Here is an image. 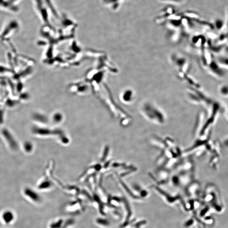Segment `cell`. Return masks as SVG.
Listing matches in <instances>:
<instances>
[{
  "label": "cell",
  "mask_w": 228,
  "mask_h": 228,
  "mask_svg": "<svg viewBox=\"0 0 228 228\" xmlns=\"http://www.w3.org/2000/svg\"><path fill=\"white\" fill-rule=\"evenodd\" d=\"M142 113L145 117L155 124L162 125L166 122L163 113L154 106L145 104L142 108Z\"/></svg>",
  "instance_id": "cell-1"
},
{
  "label": "cell",
  "mask_w": 228,
  "mask_h": 228,
  "mask_svg": "<svg viewBox=\"0 0 228 228\" xmlns=\"http://www.w3.org/2000/svg\"><path fill=\"white\" fill-rule=\"evenodd\" d=\"M36 6L38 12L41 16L42 19L45 22H47L49 21L48 10L49 8L47 5H45L42 0H35Z\"/></svg>",
  "instance_id": "cell-2"
},
{
  "label": "cell",
  "mask_w": 228,
  "mask_h": 228,
  "mask_svg": "<svg viewBox=\"0 0 228 228\" xmlns=\"http://www.w3.org/2000/svg\"><path fill=\"white\" fill-rule=\"evenodd\" d=\"M2 134L3 136H4L5 139L6 140V142L11 147V148L13 149H16L17 147L16 142L12 134L9 133V132L7 130H4V131H3Z\"/></svg>",
  "instance_id": "cell-3"
},
{
  "label": "cell",
  "mask_w": 228,
  "mask_h": 228,
  "mask_svg": "<svg viewBox=\"0 0 228 228\" xmlns=\"http://www.w3.org/2000/svg\"><path fill=\"white\" fill-rule=\"evenodd\" d=\"M209 67L212 72L219 77H223L225 74L224 70L221 69L214 60L211 62Z\"/></svg>",
  "instance_id": "cell-4"
},
{
  "label": "cell",
  "mask_w": 228,
  "mask_h": 228,
  "mask_svg": "<svg viewBox=\"0 0 228 228\" xmlns=\"http://www.w3.org/2000/svg\"><path fill=\"white\" fill-rule=\"evenodd\" d=\"M25 193L27 197L34 202H38L40 200L39 195L35 191L29 188H26L25 190Z\"/></svg>",
  "instance_id": "cell-5"
},
{
  "label": "cell",
  "mask_w": 228,
  "mask_h": 228,
  "mask_svg": "<svg viewBox=\"0 0 228 228\" xmlns=\"http://www.w3.org/2000/svg\"><path fill=\"white\" fill-rule=\"evenodd\" d=\"M14 218L13 214L10 211H6L2 215L3 219L6 224H9L12 222Z\"/></svg>",
  "instance_id": "cell-6"
},
{
  "label": "cell",
  "mask_w": 228,
  "mask_h": 228,
  "mask_svg": "<svg viewBox=\"0 0 228 228\" xmlns=\"http://www.w3.org/2000/svg\"><path fill=\"white\" fill-rule=\"evenodd\" d=\"M23 147H24L25 151H26L27 152H31L33 148L32 145L28 142L25 143Z\"/></svg>",
  "instance_id": "cell-7"
},
{
  "label": "cell",
  "mask_w": 228,
  "mask_h": 228,
  "mask_svg": "<svg viewBox=\"0 0 228 228\" xmlns=\"http://www.w3.org/2000/svg\"><path fill=\"white\" fill-rule=\"evenodd\" d=\"M220 92L223 95H228V86H224L220 89Z\"/></svg>",
  "instance_id": "cell-8"
},
{
  "label": "cell",
  "mask_w": 228,
  "mask_h": 228,
  "mask_svg": "<svg viewBox=\"0 0 228 228\" xmlns=\"http://www.w3.org/2000/svg\"><path fill=\"white\" fill-rule=\"evenodd\" d=\"M62 116L60 114H56L54 116V120L56 122H59L61 121Z\"/></svg>",
  "instance_id": "cell-9"
},
{
  "label": "cell",
  "mask_w": 228,
  "mask_h": 228,
  "mask_svg": "<svg viewBox=\"0 0 228 228\" xmlns=\"http://www.w3.org/2000/svg\"><path fill=\"white\" fill-rule=\"evenodd\" d=\"M50 186V183L48 182H44L42 184L40 185V188L41 189H45L48 188Z\"/></svg>",
  "instance_id": "cell-10"
},
{
  "label": "cell",
  "mask_w": 228,
  "mask_h": 228,
  "mask_svg": "<svg viewBox=\"0 0 228 228\" xmlns=\"http://www.w3.org/2000/svg\"><path fill=\"white\" fill-rule=\"evenodd\" d=\"M226 50L227 53H228V46L227 47V48H226Z\"/></svg>",
  "instance_id": "cell-11"
}]
</instances>
